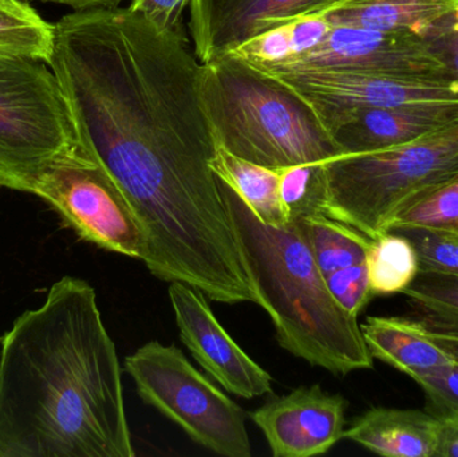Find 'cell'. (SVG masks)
<instances>
[{"mask_svg":"<svg viewBox=\"0 0 458 457\" xmlns=\"http://www.w3.org/2000/svg\"><path fill=\"white\" fill-rule=\"evenodd\" d=\"M48 66L80 141L123 190L148 236L156 278L214 289L242 268L200 97L201 62L184 31L131 7L74 11L55 23Z\"/></svg>","mask_w":458,"mask_h":457,"instance_id":"cell-1","label":"cell"},{"mask_svg":"<svg viewBox=\"0 0 458 457\" xmlns=\"http://www.w3.org/2000/svg\"><path fill=\"white\" fill-rule=\"evenodd\" d=\"M120 359L96 290L64 276L0 351V457H133Z\"/></svg>","mask_w":458,"mask_h":457,"instance_id":"cell-2","label":"cell"},{"mask_svg":"<svg viewBox=\"0 0 458 457\" xmlns=\"http://www.w3.org/2000/svg\"><path fill=\"white\" fill-rule=\"evenodd\" d=\"M219 187L258 305L268 313L279 345L335 376L371 369L358 318L328 290L301 222L272 227L220 179Z\"/></svg>","mask_w":458,"mask_h":457,"instance_id":"cell-3","label":"cell"},{"mask_svg":"<svg viewBox=\"0 0 458 457\" xmlns=\"http://www.w3.org/2000/svg\"><path fill=\"white\" fill-rule=\"evenodd\" d=\"M200 97L216 144L237 157L280 169L342 155L306 99L233 54L201 63Z\"/></svg>","mask_w":458,"mask_h":457,"instance_id":"cell-4","label":"cell"},{"mask_svg":"<svg viewBox=\"0 0 458 457\" xmlns=\"http://www.w3.org/2000/svg\"><path fill=\"white\" fill-rule=\"evenodd\" d=\"M323 171L320 211L374 241L409 204L458 177V117L395 147L336 156Z\"/></svg>","mask_w":458,"mask_h":457,"instance_id":"cell-5","label":"cell"},{"mask_svg":"<svg viewBox=\"0 0 458 457\" xmlns=\"http://www.w3.org/2000/svg\"><path fill=\"white\" fill-rule=\"evenodd\" d=\"M80 142L51 67L0 58V188L31 193L38 177Z\"/></svg>","mask_w":458,"mask_h":457,"instance_id":"cell-6","label":"cell"},{"mask_svg":"<svg viewBox=\"0 0 458 457\" xmlns=\"http://www.w3.org/2000/svg\"><path fill=\"white\" fill-rule=\"evenodd\" d=\"M140 397L193 442L225 457H250L244 410L201 375L176 346L150 341L125 359Z\"/></svg>","mask_w":458,"mask_h":457,"instance_id":"cell-7","label":"cell"},{"mask_svg":"<svg viewBox=\"0 0 458 457\" xmlns=\"http://www.w3.org/2000/svg\"><path fill=\"white\" fill-rule=\"evenodd\" d=\"M31 195L55 209L83 241L142 262L147 258L144 225L120 185L82 142L38 177Z\"/></svg>","mask_w":458,"mask_h":457,"instance_id":"cell-8","label":"cell"},{"mask_svg":"<svg viewBox=\"0 0 458 457\" xmlns=\"http://www.w3.org/2000/svg\"><path fill=\"white\" fill-rule=\"evenodd\" d=\"M259 67V66H258ZM309 102L325 128L344 113L369 107L458 104V83L344 70H283L259 67Z\"/></svg>","mask_w":458,"mask_h":457,"instance_id":"cell-9","label":"cell"},{"mask_svg":"<svg viewBox=\"0 0 458 457\" xmlns=\"http://www.w3.org/2000/svg\"><path fill=\"white\" fill-rule=\"evenodd\" d=\"M269 69L344 70L403 78L454 80L429 40L409 32L335 26L314 50Z\"/></svg>","mask_w":458,"mask_h":457,"instance_id":"cell-10","label":"cell"},{"mask_svg":"<svg viewBox=\"0 0 458 457\" xmlns=\"http://www.w3.org/2000/svg\"><path fill=\"white\" fill-rule=\"evenodd\" d=\"M168 294L182 343L215 381L242 399L271 394V375L232 340L201 290L172 282Z\"/></svg>","mask_w":458,"mask_h":457,"instance_id":"cell-11","label":"cell"},{"mask_svg":"<svg viewBox=\"0 0 458 457\" xmlns=\"http://www.w3.org/2000/svg\"><path fill=\"white\" fill-rule=\"evenodd\" d=\"M347 402L322 386H301L272 396L250 413L275 457L325 455L344 439Z\"/></svg>","mask_w":458,"mask_h":457,"instance_id":"cell-12","label":"cell"},{"mask_svg":"<svg viewBox=\"0 0 458 457\" xmlns=\"http://www.w3.org/2000/svg\"><path fill=\"white\" fill-rule=\"evenodd\" d=\"M344 0H191L190 30L201 63L231 53L272 27L323 13Z\"/></svg>","mask_w":458,"mask_h":457,"instance_id":"cell-13","label":"cell"},{"mask_svg":"<svg viewBox=\"0 0 458 457\" xmlns=\"http://www.w3.org/2000/svg\"><path fill=\"white\" fill-rule=\"evenodd\" d=\"M457 117L458 104L369 107L344 113L328 133L342 155H357L411 141Z\"/></svg>","mask_w":458,"mask_h":457,"instance_id":"cell-14","label":"cell"},{"mask_svg":"<svg viewBox=\"0 0 458 457\" xmlns=\"http://www.w3.org/2000/svg\"><path fill=\"white\" fill-rule=\"evenodd\" d=\"M457 11L458 0H344L323 15L333 27L409 32L428 40Z\"/></svg>","mask_w":458,"mask_h":457,"instance_id":"cell-15","label":"cell"},{"mask_svg":"<svg viewBox=\"0 0 458 457\" xmlns=\"http://www.w3.org/2000/svg\"><path fill=\"white\" fill-rule=\"evenodd\" d=\"M440 423L432 413L373 408L355 419L344 439L379 456L435 457Z\"/></svg>","mask_w":458,"mask_h":457,"instance_id":"cell-16","label":"cell"},{"mask_svg":"<svg viewBox=\"0 0 458 457\" xmlns=\"http://www.w3.org/2000/svg\"><path fill=\"white\" fill-rule=\"evenodd\" d=\"M360 329L373 359L413 380L454 361L411 318L369 317Z\"/></svg>","mask_w":458,"mask_h":457,"instance_id":"cell-17","label":"cell"},{"mask_svg":"<svg viewBox=\"0 0 458 457\" xmlns=\"http://www.w3.org/2000/svg\"><path fill=\"white\" fill-rule=\"evenodd\" d=\"M211 168L222 182L242 196L261 222L272 227H284L290 223L280 196V169L250 163L219 145Z\"/></svg>","mask_w":458,"mask_h":457,"instance_id":"cell-18","label":"cell"},{"mask_svg":"<svg viewBox=\"0 0 458 457\" xmlns=\"http://www.w3.org/2000/svg\"><path fill=\"white\" fill-rule=\"evenodd\" d=\"M54 48L55 23L46 21L26 0H0V58L50 64Z\"/></svg>","mask_w":458,"mask_h":457,"instance_id":"cell-19","label":"cell"},{"mask_svg":"<svg viewBox=\"0 0 458 457\" xmlns=\"http://www.w3.org/2000/svg\"><path fill=\"white\" fill-rule=\"evenodd\" d=\"M403 294L425 333L458 340V276L419 271Z\"/></svg>","mask_w":458,"mask_h":457,"instance_id":"cell-20","label":"cell"},{"mask_svg":"<svg viewBox=\"0 0 458 457\" xmlns=\"http://www.w3.org/2000/svg\"><path fill=\"white\" fill-rule=\"evenodd\" d=\"M295 219L301 222L323 275L365 262L373 241L360 231L323 212Z\"/></svg>","mask_w":458,"mask_h":457,"instance_id":"cell-21","label":"cell"},{"mask_svg":"<svg viewBox=\"0 0 458 457\" xmlns=\"http://www.w3.org/2000/svg\"><path fill=\"white\" fill-rule=\"evenodd\" d=\"M366 266L374 297L405 292L419 274L413 246L395 233H386L371 241Z\"/></svg>","mask_w":458,"mask_h":457,"instance_id":"cell-22","label":"cell"},{"mask_svg":"<svg viewBox=\"0 0 458 457\" xmlns=\"http://www.w3.org/2000/svg\"><path fill=\"white\" fill-rule=\"evenodd\" d=\"M389 233L403 236L413 246L419 271L458 276V231L398 224Z\"/></svg>","mask_w":458,"mask_h":457,"instance_id":"cell-23","label":"cell"},{"mask_svg":"<svg viewBox=\"0 0 458 457\" xmlns=\"http://www.w3.org/2000/svg\"><path fill=\"white\" fill-rule=\"evenodd\" d=\"M280 196L291 219L320 211L325 196L323 163L280 168Z\"/></svg>","mask_w":458,"mask_h":457,"instance_id":"cell-24","label":"cell"},{"mask_svg":"<svg viewBox=\"0 0 458 457\" xmlns=\"http://www.w3.org/2000/svg\"><path fill=\"white\" fill-rule=\"evenodd\" d=\"M398 224L458 231V177L409 204L392 227Z\"/></svg>","mask_w":458,"mask_h":457,"instance_id":"cell-25","label":"cell"},{"mask_svg":"<svg viewBox=\"0 0 458 457\" xmlns=\"http://www.w3.org/2000/svg\"><path fill=\"white\" fill-rule=\"evenodd\" d=\"M325 279L328 290L339 305L357 318L374 297L369 282L366 260L334 271L326 275Z\"/></svg>","mask_w":458,"mask_h":457,"instance_id":"cell-26","label":"cell"},{"mask_svg":"<svg viewBox=\"0 0 458 457\" xmlns=\"http://www.w3.org/2000/svg\"><path fill=\"white\" fill-rule=\"evenodd\" d=\"M229 54H233L255 66H274L290 61L293 53L288 21L250 38Z\"/></svg>","mask_w":458,"mask_h":457,"instance_id":"cell-27","label":"cell"},{"mask_svg":"<svg viewBox=\"0 0 458 457\" xmlns=\"http://www.w3.org/2000/svg\"><path fill=\"white\" fill-rule=\"evenodd\" d=\"M429 402L432 415L458 413V362L452 361L414 378Z\"/></svg>","mask_w":458,"mask_h":457,"instance_id":"cell-28","label":"cell"},{"mask_svg":"<svg viewBox=\"0 0 458 457\" xmlns=\"http://www.w3.org/2000/svg\"><path fill=\"white\" fill-rule=\"evenodd\" d=\"M293 58L309 53L320 45L333 26L323 13L301 16L288 21Z\"/></svg>","mask_w":458,"mask_h":457,"instance_id":"cell-29","label":"cell"},{"mask_svg":"<svg viewBox=\"0 0 458 457\" xmlns=\"http://www.w3.org/2000/svg\"><path fill=\"white\" fill-rule=\"evenodd\" d=\"M191 0H131L129 7L142 13L155 26L169 31H184L182 13Z\"/></svg>","mask_w":458,"mask_h":457,"instance_id":"cell-30","label":"cell"},{"mask_svg":"<svg viewBox=\"0 0 458 457\" xmlns=\"http://www.w3.org/2000/svg\"><path fill=\"white\" fill-rule=\"evenodd\" d=\"M428 40L445 62L452 80L458 83V11L445 27Z\"/></svg>","mask_w":458,"mask_h":457,"instance_id":"cell-31","label":"cell"},{"mask_svg":"<svg viewBox=\"0 0 458 457\" xmlns=\"http://www.w3.org/2000/svg\"><path fill=\"white\" fill-rule=\"evenodd\" d=\"M438 444L435 457H458V413L438 416Z\"/></svg>","mask_w":458,"mask_h":457,"instance_id":"cell-32","label":"cell"},{"mask_svg":"<svg viewBox=\"0 0 458 457\" xmlns=\"http://www.w3.org/2000/svg\"><path fill=\"white\" fill-rule=\"evenodd\" d=\"M40 2L53 3V4L64 5L74 11L93 10V8L117 7L125 0H40Z\"/></svg>","mask_w":458,"mask_h":457,"instance_id":"cell-33","label":"cell"},{"mask_svg":"<svg viewBox=\"0 0 458 457\" xmlns=\"http://www.w3.org/2000/svg\"><path fill=\"white\" fill-rule=\"evenodd\" d=\"M430 337H432V340L435 341L444 351H446L454 361L458 362V340H454V338L436 337V335H430Z\"/></svg>","mask_w":458,"mask_h":457,"instance_id":"cell-34","label":"cell"}]
</instances>
